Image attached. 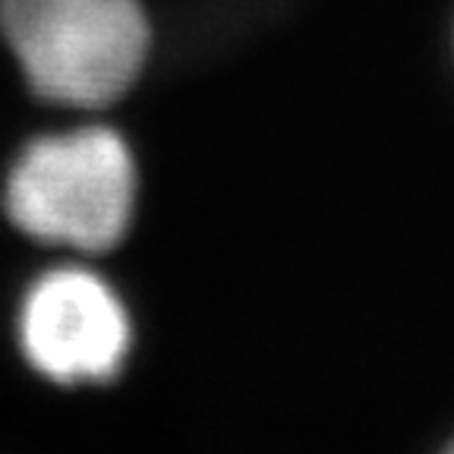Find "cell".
Returning <instances> with one entry per match:
<instances>
[{"instance_id":"obj_4","label":"cell","mask_w":454,"mask_h":454,"mask_svg":"<svg viewBox=\"0 0 454 454\" xmlns=\"http://www.w3.org/2000/svg\"><path fill=\"white\" fill-rule=\"evenodd\" d=\"M451 448H454V442H451Z\"/></svg>"},{"instance_id":"obj_2","label":"cell","mask_w":454,"mask_h":454,"mask_svg":"<svg viewBox=\"0 0 454 454\" xmlns=\"http://www.w3.org/2000/svg\"><path fill=\"white\" fill-rule=\"evenodd\" d=\"M0 38L38 101L95 114L145 76L155 26L142 0H0Z\"/></svg>"},{"instance_id":"obj_3","label":"cell","mask_w":454,"mask_h":454,"mask_svg":"<svg viewBox=\"0 0 454 454\" xmlns=\"http://www.w3.org/2000/svg\"><path fill=\"white\" fill-rule=\"evenodd\" d=\"M26 366L60 388L121 379L133 354L136 325L123 294L101 271L60 262L26 284L13 316Z\"/></svg>"},{"instance_id":"obj_1","label":"cell","mask_w":454,"mask_h":454,"mask_svg":"<svg viewBox=\"0 0 454 454\" xmlns=\"http://www.w3.org/2000/svg\"><path fill=\"white\" fill-rule=\"evenodd\" d=\"M0 202L10 224L32 243L105 255L127 240L139 208L133 145L95 121L42 133L10 161Z\"/></svg>"}]
</instances>
